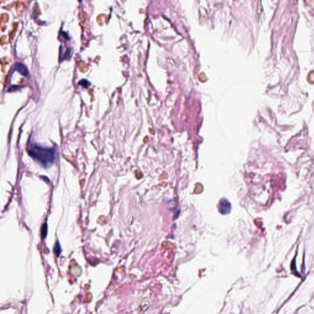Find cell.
<instances>
[{"label": "cell", "mask_w": 314, "mask_h": 314, "mask_svg": "<svg viewBox=\"0 0 314 314\" xmlns=\"http://www.w3.org/2000/svg\"><path fill=\"white\" fill-rule=\"evenodd\" d=\"M27 151L30 157L44 167H49L55 161L56 154L53 148L42 147L36 144H31L28 146Z\"/></svg>", "instance_id": "cell-1"}, {"label": "cell", "mask_w": 314, "mask_h": 314, "mask_svg": "<svg viewBox=\"0 0 314 314\" xmlns=\"http://www.w3.org/2000/svg\"><path fill=\"white\" fill-rule=\"evenodd\" d=\"M218 210L223 214L228 213L231 210V204L227 200L223 199L219 203Z\"/></svg>", "instance_id": "cell-2"}, {"label": "cell", "mask_w": 314, "mask_h": 314, "mask_svg": "<svg viewBox=\"0 0 314 314\" xmlns=\"http://www.w3.org/2000/svg\"><path fill=\"white\" fill-rule=\"evenodd\" d=\"M14 70L17 71L20 74L24 76H28L29 74L28 70L26 66L21 63H16L14 65Z\"/></svg>", "instance_id": "cell-3"}, {"label": "cell", "mask_w": 314, "mask_h": 314, "mask_svg": "<svg viewBox=\"0 0 314 314\" xmlns=\"http://www.w3.org/2000/svg\"><path fill=\"white\" fill-rule=\"evenodd\" d=\"M53 252L54 253H55V255L56 256H60V253H61V248H60V243L58 242H57L56 244H55V247L53 249Z\"/></svg>", "instance_id": "cell-4"}, {"label": "cell", "mask_w": 314, "mask_h": 314, "mask_svg": "<svg viewBox=\"0 0 314 314\" xmlns=\"http://www.w3.org/2000/svg\"><path fill=\"white\" fill-rule=\"evenodd\" d=\"M78 85L82 86L85 88H87L89 87V85H90V83L88 81H87V80L84 79V80H81L78 83Z\"/></svg>", "instance_id": "cell-5"}, {"label": "cell", "mask_w": 314, "mask_h": 314, "mask_svg": "<svg viewBox=\"0 0 314 314\" xmlns=\"http://www.w3.org/2000/svg\"><path fill=\"white\" fill-rule=\"evenodd\" d=\"M47 224L45 223L43 225V227L41 228V236L42 237L44 238L45 237L46 235H47Z\"/></svg>", "instance_id": "cell-6"}]
</instances>
